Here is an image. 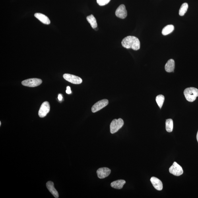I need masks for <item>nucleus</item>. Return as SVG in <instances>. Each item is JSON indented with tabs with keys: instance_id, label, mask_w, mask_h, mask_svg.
Instances as JSON below:
<instances>
[{
	"instance_id": "obj_1",
	"label": "nucleus",
	"mask_w": 198,
	"mask_h": 198,
	"mask_svg": "<svg viewBox=\"0 0 198 198\" xmlns=\"http://www.w3.org/2000/svg\"><path fill=\"white\" fill-rule=\"evenodd\" d=\"M122 46L127 49H131L138 50L140 48V42L139 39L134 36L126 37L121 42Z\"/></svg>"
},
{
	"instance_id": "obj_2",
	"label": "nucleus",
	"mask_w": 198,
	"mask_h": 198,
	"mask_svg": "<svg viewBox=\"0 0 198 198\" xmlns=\"http://www.w3.org/2000/svg\"><path fill=\"white\" fill-rule=\"evenodd\" d=\"M184 94L187 101L193 102L198 97V89L193 87L186 88L184 90Z\"/></svg>"
},
{
	"instance_id": "obj_3",
	"label": "nucleus",
	"mask_w": 198,
	"mask_h": 198,
	"mask_svg": "<svg viewBox=\"0 0 198 198\" xmlns=\"http://www.w3.org/2000/svg\"><path fill=\"white\" fill-rule=\"evenodd\" d=\"M124 125L123 120L119 118L115 119L111 123L110 125V131L111 134H114L123 127Z\"/></svg>"
},
{
	"instance_id": "obj_4",
	"label": "nucleus",
	"mask_w": 198,
	"mask_h": 198,
	"mask_svg": "<svg viewBox=\"0 0 198 198\" xmlns=\"http://www.w3.org/2000/svg\"><path fill=\"white\" fill-rule=\"evenodd\" d=\"M42 82V80L38 78H32L24 80L21 83L22 85L29 87H35L40 85Z\"/></svg>"
},
{
	"instance_id": "obj_5",
	"label": "nucleus",
	"mask_w": 198,
	"mask_h": 198,
	"mask_svg": "<svg viewBox=\"0 0 198 198\" xmlns=\"http://www.w3.org/2000/svg\"><path fill=\"white\" fill-rule=\"evenodd\" d=\"M169 172L175 176H179L183 174V170L180 165L174 162L169 168Z\"/></svg>"
},
{
	"instance_id": "obj_6",
	"label": "nucleus",
	"mask_w": 198,
	"mask_h": 198,
	"mask_svg": "<svg viewBox=\"0 0 198 198\" xmlns=\"http://www.w3.org/2000/svg\"><path fill=\"white\" fill-rule=\"evenodd\" d=\"M108 100L107 99H103L102 100L99 101L92 106V112L93 113L98 112L106 106L108 104Z\"/></svg>"
},
{
	"instance_id": "obj_7",
	"label": "nucleus",
	"mask_w": 198,
	"mask_h": 198,
	"mask_svg": "<svg viewBox=\"0 0 198 198\" xmlns=\"http://www.w3.org/2000/svg\"><path fill=\"white\" fill-rule=\"evenodd\" d=\"M63 78L67 81L74 84H80L82 82L81 78L71 74H64L63 75Z\"/></svg>"
},
{
	"instance_id": "obj_8",
	"label": "nucleus",
	"mask_w": 198,
	"mask_h": 198,
	"mask_svg": "<svg viewBox=\"0 0 198 198\" xmlns=\"http://www.w3.org/2000/svg\"><path fill=\"white\" fill-rule=\"evenodd\" d=\"M50 111V105L48 102L45 101L41 105L38 114L41 118L46 116Z\"/></svg>"
},
{
	"instance_id": "obj_9",
	"label": "nucleus",
	"mask_w": 198,
	"mask_h": 198,
	"mask_svg": "<svg viewBox=\"0 0 198 198\" xmlns=\"http://www.w3.org/2000/svg\"><path fill=\"white\" fill-rule=\"evenodd\" d=\"M115 15L117 17L121 18V19H125L126 17L127 13L124 5L122 4L117 8L115 12Z\"/></svg>"
},
{
	"instance_id": "obj_10",
	"label": "nucleus",
	"mask_w": 198,
	"mask_h": 198,
	"mask_svg": "<svg viewBox=\"0 0 198 198\" xmlns=\"http://www.w3.org/2000/svg\"><path fill=\"white\" fill-rule=\"evenodd\" d=\"M111 172L110 169L106 167L99 168L97 172L98 177L100 179H103L108 177Z\"/></svg>"
},
{
	"instance_id": "obj_11",
	"label": "nucleus",
	"mask_w": 198,
	"mask_h": 198,
	"mask_svg": "<svg viewBox=\"0 0 198 198\" xmlns=\"http://www.w3.org/2000/svg\"><path fill=\"white\" fill-rule=\"evenodd\" d=\"M150 181L154 188L159 191L162 190L163 188V183L159 179L155 177H152Z\"/></svg>"
},
{
	"instance_id": "obj_12",
	"label": "nucleus",
	"mask_w": 198,
	"mask_h": 198,
	"mask_svg": "<svg viewBox=\"0 0 198 198\" xmlns=\"http://www.w3.org/2000/svg\"><path fill=\"white\" fill-rule=\"evenodd\" d=\"M46 186L49 191L56 198H59V195L57 191L55 188L54 184L52 182L49 181L46 183Z\"/></svg>"
},
{
	"instance_id": "obj_13",
	"label": "nucleus",
	"mask_w": 198,
	"mask_h": 198,
	"mask_svg": "<svg viewBox=\"0 0 198 198\" xmlns=\"http://www.w3.org/2000/svg\"><path fill=\"white\" fill-rule=\"evenodd\" d=\"M35 16L42 23L46 25L50 23V21L47 16L40 13H36L35 14Z\"/></svg>"
},
{
	"instance_id": "obj_14",
	"label": "nucleus",
	"mask_w": 198,
	"mask_h": 198,
	"mask_svg": "<svg viewBox=\"0 0 198 198\" xmlns=\"http://www.w3.org/2000/svg\"><path fill=\"white\" fill-rule=\"evenodd\" d=\"M175 68V61L173 59L169 60L165 65V69L167 73L174 72Z\"/></svg>"
},
{
	"instance_id": "obj_15",
	"label": "nucleus",
	"mask_w": 198,
	"mask_h": 198,
	"mask_svg": "<svg viewBox=\"0 0 198 198\" xmlns=\"http://www.w3.org/2000/svg\"><path fill=\"white\" fill-rule=\"evenodd\" d=\"M126 183V182L124 180H118L113 182L111 183V186L113 188L116 189H121L123 187L124 185Z\"/></svg>"
},
{
	"instance_id": "obj_16",
	"label": "nucleus",
	"mask_w": 198,
	"mask_h": 198,
	"mask_svg": "<svg viewBox=\"0 0 198 198\" xmlns=\"http://www.w3.org/2000/svg\"><path fill=\"white\" fill-rule=\"evenodd\" d=\"M86 18L87 20L90 24L92 28L95 29L97 28V20L95 17L92 14L88 16Z\"/></svg>"
},
{
	"instance_id": "obj_17",
	"label": "nucleus",
	"mask_w": 198,
	"mask_h": 198,
	"mask_svg": "<svg viewBox=\"0 0 198 198\" xmlns=\"http://www.w3.org/2000/svg\"><path fill=\"white\" fill-rule=\"evenodd\" d=\"M174 30V27L172 25H169L165 27L163 29L162 31V34L164 35L171 34Z\"/></svg>"
},
{
	"instance_id": "obj_18",
	"label": "nucleus",
	"mask_w": 198,
	"mask_h": 198,
	"mask_svg": "<svg viewBox=\"0 0 198 198\" xmlns=\"http://www.w3.org/2000/svg\"><path fill=\"white\" fill-rule=\"evenodd\" d=\"M166 130L168 133H171L173 131V121L172 119H167L166 122Z\"/></svg>"
},
{
	"instance_id": "obj_19",
	"label": "nucleus",
	"mask_w": 198,
	"mask_h": 198,
	"mask_svg": "<svg viewBox=\"0 0 198 198\" xmlns=\"http://www.w3.org/2000/svg\"><path fill=\"white\" fill-rule=\"evenodd\" d=\"M188 8V5L186 3H183L181 6L180 9L179 10V15L180 16H183L187 11Z\"/></svg>"
},
{
	"instance_id": "obj_20",
	"label": "nucleus",
	"mask_w": 198,
	"mask_h": 198,
	"mask_svg": "<svg viewBox=\"0 0 198 198\" xmlns=\"http://www.w3.org/2000/svg\"><path fill=\"white\" fill-rule=\"evenodd\" d=\"M164 97L163 95H159L156 97V100L159 108L161 109L164 101Z\"/></svg>"
},
{
	"instance_id": "obj_21",
	"label": "nucleus",
	"mask_w": 198,
	"mask_h": 198,
	"mask_svg": "<svg viewBox=\"0 0 198 198\" xmlns=\"http://www.w3.org/2000/svg\"><path fill=\"white\" fill-rule=\"evenodd\" d=\"M111 0H97V3L101 6L106 5L108 4Z\"/></svg>"
},
{
	"instance_id": "obj_22",
	"label": "nucleus",
	"mask_w": 198,
	"mask_h": 198,
	"mask_svg": "<svg viewBox=\"0 0 198 198\" xmlns=\"http://www.w3.org/2000/svg\"><path fill=\"white\" fill-rule=\"evenodd\" d=\"M66 92L68 94H70L72 92L69 86H68L67 88V90L66 91Z\"/></svg>"
},
{
	"instance_id": "obj_23",
	"label": "nucleus",
	"mask_w": 198,
	"mask_h": 198,
	"mask_svg": "<svg viewBox=\"0 0 198 198\" xmlns=\"http://www.w3.org/2000/svg\"><path fill=\"white\" fill-rule=\"evenodd\" d=\"M62 99H63V97L60 94H59L58 96L59 100V101H61L62 100Z\"/></svg>"
},
{
	"instance_id": "obj_24",
	"label": "nucleus",
	"mask_w": 198,
	"mask_h": 198,
	"mask_svg": "<svg viewBox=\"0 0 198 198\" xmlns=\"http://www.w3.org/2000/svg\"><path fill=\"white\" fill-rule=\"evenodd\" d=\"M196 138H197V142H198V131L197 133Z\"/></svg>"
},
{
	"instance_id": "obj_25",
	"label": "nucleus",
	"mask_w": 198,
	"mask_h": 198,
	"mask_svg": "<svg viewBox=\"0 0 198 198\" xmlns=\"http://www.w3.org/2000/svg\"><path fill=\"white\" fill-rule=\"evenodd\" d=\"M1 125V122H0V125Z\"/></svg>"
}]
</instances>
